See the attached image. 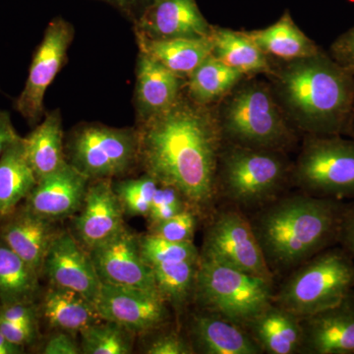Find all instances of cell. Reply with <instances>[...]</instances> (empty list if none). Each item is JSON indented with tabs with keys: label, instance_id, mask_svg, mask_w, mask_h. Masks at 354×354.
Instances as JSON below:
<instances>
[{
	"label": "cell",
	"instance_id": "6da1fadb",
	"mask_svg": "<svg viewBox=\"0 0 354 354\" xmlns=\"http://www.w3.org/2000/svg\"><path fill=\"white\" fill-rule=\"evenodd\" d=\"M137 129L139 167L178 190L189 208L208 220L218 207L216 171L225 142L218 113L193 102L184 88L171 108Z\"/></svg>",
	"mask_w": 354,
	"mask_h": 354
},
{
	"label": "cell",
	"instance_id": "7a4b0ae2",
	"mask_svg": "<svg viewBox=\"0 0 354 354\" xmlns=\"http://www.w3.org/2000/svg\"><path fill=\"white\" fill-rule=\"evenodd\" d=\"M346 205L298 190L246 214L274 279L337 244Z\"/></svg>",
	"mask_w": 354,
	"mask_h": 354
},
{
	"label": "cell",
	"instance_id": "3957f363",
	"mask_svg": "<svg viewBox=\"0 0 354 354\" xmlns=\"http://www.w3.org/2000/svg\"><path fill=\"white\" fill-rule=\"evenodd\" d=\"M351 72L321 51L272 69L271 86L295 129L330 136L346 130L354 101Z\"/></svg>",
	"mask_w": 354,
	"mask_h": 354
},
{
	"label": "cell",
	"instance_id": "277c9868",
	"mask_svg": "<svg viewBox=\"0 0 354 354\" xmlns=\"http://www.w3.org/2000/svg\"><path fill=\"white\" fill-rule=\"evenodd\" d=\"M291 171L292 164L286 153L223 142L216 171L218 205L245 214L257 211L286 192Z\"/></svg>",
	"mask_w": 354,
	"mask_h": 354
},
{
	"label": "cell",
	"instance_id": "5b68a950",
	"mask_svg": "<svg viewBox=\"0 0 354 354\" xmlns=\"http://www.w3.org/2000/svg\"><path fill=\"white\" fill-rule=\"evenodd\" d=\"M216 113L225 143L286 153L297 145L295 128L262 81L239 83Z\"/></svg>",
	"mask_w": 354,
	"mask_h": 354
},
{
	"label": "cell",
	"instance_id": "8992f818",
	"mask_svg": "<svg viewBox=\"0 0 354 354\" xmlns=\"http://www.w3.org/2000/svg\"><path fill=\"white\" fill-rule=\"evenodd\" d=\"M353 290L354 258L334 245L286 274L272 302L305 318L335 306Z\"/></svg>",
	"mask_w": 354,
	"mask_h": 354
},
{
	"label": "cell",
	"instance_id": "52a82bcc",
	"mask_svg": "<svg viewBox=\"0 0 354 354\" xmlns=\"http://www.w3.org/2000/svg\"><path fill=\"white\" fill-rule=\"evenodd\" d=\"M274 281L200 255L193 304L245 328L272 302Z\"/></svg>",
	"mask_w": 354,
	"mask_h": 354
},
{
	"label": "cell",
	"instance_id": "ba28073f",
	"mask_svg": "<svg viewBox=\"0 0 354 354\" xmlns=\"http://www.w3.org/2000/svg\"><path fill=\"white\" fill-rule=\"evenodd\" d=\"M64 151L67 162L88 180L123 176L139 165L138 129L82 123L66 137Z\"/></svg>",
	"mask_w": 354,
	"mask_h": 354
},
{
	"label": "cell",
	"instance_id": "9c48e42d",
	"mask_svg": "<svg viewBox=\"0 0 354 354\" xmlns=\"http://www.w3.org/2000/svg\"><path fill=\"white\" fill-rule=\"evenodd\" d=\"M291 184L314 197H354V141L339 135H306L292 164Z\"/></svg>",
	"mask_w": 354,
	"mask_h": 354
},
{
	"label": "cell",
	"instance_id": "30bf717a",
	"mask_svg": "<svg viewBox=\"0 0 354 354\" xmlns=\"http://www.w3.org/2000/svg\"><path fill=\"white\" fill-rule=\"evenodd\" d=\"M200 255L242 272L274 281L248 216L241 209L218 205L208 218Z\"/></svg>",
	"mask_w": 354,
	"mask_h": 354
},
{
	"label": "cell",
	"instance_id": "8fae6325",
	"mask_svg": "<svg viewBox=\"0 0 354 354\" xmlns=\"http://www.w3.org/2000/svg\"><path fill=\"white\" fill-rule=\"evenodd\" d=\"M74 35L71 23L64 18H53L32 57L24 88L14 104L17 113L32 127L43 120L44 95L64 66Z\"/></svg>",
	"mask_w": 354,
	"mask_h": 354
},
{
	"label": "cell",
	"instance_id": "7c38bea8",
	"mask_svg": "<svg viewBox=\"0 0 354 354\" xmlns=\"http://www.w3.org/2000/svg\"><path fill=\"white\" fill-rule=\"evenodd\" d=\"M95 306L102 320L118 324L135 335L157 332L169 319V305L158 290L102 283Z\"/></svg>",
	"mask_w": 354,
	"mask_h": 354
},
{
	"label": "cell",
	"instance_id": "4fadbf2b",
	"mask_svg": "<svg viewBox=\"0 0 354 354\" xmlns=\"http://www.w3.org/2000/svg\"><path fill=\"white\" fill-rule=\"evenodd\" d=\"M51 286L75 291L97 305L102 283L88 251L71 232H58L51 242L43 274Z\"/></svg>",
	"mask_w": 354,
	"mask_h": 354
},
{
	"label": "cell",
	"instance_id": "5bb4252c",
	"mask_svg": "<svg viewBox=\"0 0 354 354\" xmlns=\"http://www.w3.org/2000/svg\"><path fill=\"white\" fill-rule=\"evenodd\" d=\"M88 254L102 283L157 290L152 268L140 252L138 236L127 227Z\"/></svg>",
	"mask_w": 354,
	"mask_h": 354
},
{
	"label": "cell",
	"instance_id": "9a60e30c",
	"mask_svg": "<svg viewBox=\"0 0 354 354\" xmlns=\"http://www.w3.org/2000/svg\"><path fill=\"white\" fill-rule=\"evenodd\" d=\"M133 24L136 37L149 39L207 38L213 28L196 0H151Z\"/></svg>",
	"mask_w": 354,
	"mask_h": 354
},
{
	"label": "cell",
	"instance_id": "2e32d148",
	"mask_svg": "<svg viewBox=\"0 0 354 354\" xmlns=\"http://www.w3.org/2000/svg\"><path fill=\"white\" fill-rule=\"evenodd\" d=\"M75 216L74 236L88 251L122 230L125 216L114 192L113 179L88 181L82 207Z\"/></svg>",
	"mask_w": 354,
	"mask_h": 354
},
{
	"label": "cell",
	"instance_id": "e0dca14e",
	"mask_svg": "<svg viewBox=\"0 0 354 354\" xmlns=\"http://www.w3.org/2000/svg\"><path fill=\"white\" fill-rule=\"evenodd\" d=\"M304 354H354V290L335 306L301 318Z\"/></svg>",
	"mask_w": 354,
	"mask_h": 354
},
{
	"label": "cell",
	"instance_id": "ac0fdd59",
	"mask_svg": "<svg viewBox=\"0 0 354 354\" xmlns=\"http://www.w3.org/2000/svg\"><path fill=\"white\" fill-rule=\"evenodd\" d=\"M57 221L34 213L25 203L0 221V239L39 276L51 242L58 234Z\"/></svg>",
	"mask_w": 354,
	"mask_h": 354
},
{
	"label": "cell",
	"instance_id": "d6986e66",
	"mask_svg": "<svg viewBox=\"0 0 354 354\" xmlns=\"http://www.w3.org/2000/svg\"><path fill=\"white\" fill-rule=\"evenodd\" d=\"M88 181L67 164L55 174L39 179L26 198L25 205L39 216L57 223L80 211Z\"/></svg>",
	"mask_w": 354,
	"mask_h": 354
},
{
	"label": "cell",
	"instance_id": "ffe728a7",
	"mask_svg": "<svg viewBox=\"0 0 354 354\" xmlns=\"http://www.w3.org/2000/svg\"><path fill=\"white\" fill-rule=\"evenodd\" d=\"M184 86L183 79L139 51L134 93L137 124L171 108L183 94Z\"/></svg>",
	"mask_w": 354,
	"mask_h": 354
},
{
	"label": "cell",
	"instance_id": "44dd1931",
	"mask_svg": "<svg viewBox=\"0 0 354 354\" xmlns=\"http://www.w3.org/2000/svg\"><path fill=\"white\" fill-rule=\"evenodd\" d=\"M188 339L195 353H263L245 328L204 310L191 316Z\"/></svg>",
	"mask_w": 354,
	"mask_h": 354
},
{
	"label": "cell",
	"instance_id": "7402d4cb",
	"mask_svg": "<svg viewBox=\"0 0 354 354\" xmlns=\"http://www.w3.org/2000/svg\"><path fill=\"white\" fill-rule=\"evenodd\" d=\"M245 329L263 353H301V318L274 302L247 324Z\"/></svg>",
	"mask_w": 354,
	"mask_h": 354
},
{
	"label": "cell",
	"instance_id": "603a6c76",
	"mask_svg": "<svg viewBox=\"0 0 354 354\" xmlns=\"http://www.w3.org/2000/svg\"><path fill=\"white\" fill-rule=\"evenodd\" d=\"M23 140L28 162L38 180L68 164L65 157L64 127L59 109L44 113V120Z\"/></svg>",
	"mask_w": 354,
	"mask_h": 354
},
{
	"label": "cell",
	"instance_id": "cb8c5ba5",
	"mask_svg": "<svg viewBox=\"0 0 354 354\" xmlns=\"http://www.w3.org/2000/svg\"><path fill=\"white\" fill-rule=\"evenodd\" d=\"M39 317L55 330L75 334L102 320L94 304L75 291L50 286L38 306Z\"/></svg>",
	"mask_w": 354,
	"mask_h": 354
},
{
	"label": "cell",
	"instance_id": "d4e9b609",
	"mask_svg": "<svg viewBox=\"0 0 354 354\" xmlns=\"http://www.w3.org/2000/svg\"><path fill=\"white\" fill-rule=\"evenodd\" d=\"M139 51L186 80L213 53L211 38L149 39L136 37Z\"/></svg>",
	"mask_w": 354,
	"mask_h": 354
},
{
	"label": "cell",
	"instance_id": "484cf974",
	"mask_svg": "<svg viewBox=\"0 0 354 354\" xmlns=\"http://www.w3.org/2000/svg\"><path fill=\"white\" fill-rule=\"evenodd\" d=\"M214 57L244 76L253 74L271 75L272 69L269 57L258 48L246 32L227 28H212L211 36Z\"/></svg>",
	"mask_w": 354,
	"mask_h": 354
},
{
	"label": "cell",
	"instance_id": "4316f807",
	"mask_svg": "<svg viewBox=\"0 0 354 354\" xmlns=\"http://www.w3.org/2000/svg\"><path fill=\"white\" fill-rule=\"evenodd\" d=\"M246 32L268 57H276L283 62L312 57L320 51L316 44L300 30L288 11L269 27Z\"/></svg>",
	"mask_w": 354,
	"mask_h": 354
},
{
	"label": "cell",
	"instance_id": "83f0119b",
	"mask_svg": "<svg viewBox=\"0 0 354 354\" xmlns=\"http://www.w3.org/2000/svg\"><path fill=\"white\" fill-rule=\"evenodd\" d=\"M37 183L21 137L0 157V215L6 216L22 204Z\"/></svg>",
	"mask_w": 354,
	"mask_h": 354
},
{
	"label": "cell",
	"instance_id": "f1b7e54d",
	"mask_svg": "<svg viewBox=\"0 0 354 354\" xmlns=\"http://www.w3.org/2000/svg\"><path fill=\"white\" fill-rule=\"evenodd\" d=\"M243 74L209 55L186 79V94L197 104L212 106L225 97L243 79Z\"/></svg>",
	"mask_w": 354,
	"mask_h": 354
},
{
	"label": "cell",
	"instance_id": "f546056e",
	"mask_svg": "<svg viewBox=\"0 0 354 354\" xmlns=\"http://www.w3.org/2000/svg\"><path fill=\"white\" fill-rule=\"evenodd\" d=\"M39 278L38 272L0 239V304L35 302Z\"/></svg>",
	"mask_w": 354,
	"mask_h": 354
},
{
	"label": "cell",
	"instance_id": "4dcf8cb0",
	"mask_svg": "<svg viewBox=\"0 0 354 354\" xmlns=\"http://www.w3.org/2000/svg\"><path fill=\"white\" fill-rule=\"evenodd\" d=\"M198 264L199 261H180L152 268L157 290L177 312L193 304Z\"/></svg>",
	"mask_w": 354,
	"mask_h": 354
},
{
	"label": "cell",
	"instance_id": "1f68e13d",
	"mask_svg": "<svg viewBox=\"0 0 354 354\" xmlns=\"http://www.w3.org/2000/svg\"><path fill=\"white\" fill-rule=\"evenodd\" d=\"M81 351L85 354H129L133 353L135 334L127 328L101 320L81 330Z\"/></svg>",
	"mask_w": 354,
	"mask_h": 354
},
{
	"label": "cell",
	"instance_id": "d6a6232c",
	"mask_svg": "<svg viewBox=\"0 0 354 354\" xmlns=\"http://www.w3.org/2000/svg\"><path fill=\"white\" fill-rule=\"evenodd\" d=\"M140 252L151 268L165 263L199 261L200 250L194 242H174L149 232L138 236Z\"/></svg>",
	"mask_w": 354,
	"mask_h": 354
},
{
	"label": "cell",
	"instance_id": "836d02e7",
	"mask_svg": "<svg viewBox=\"0 0 354 354\" xmlns=\"http://www.w3.org/2000/svg\"><path fill=\"white\" fill-rule=\"evenodd\" d=\"M158 183L150 174L138 178L113 181V187L120 200L124 216H148Z\"/></svg>",
	"mask_w": 354,
	"mask_h": 354
},
{
	"label": "cell",
	"instance_id": "e575fe53",
	"mask_svg": "<svg viewBox=\"0 0 354 354\" xmlns=\"http://www.w3.org/2000/svg\"><path fill=\"white\" fill-rule=\"evenodd\" d=\"M186 209H190L189 206L178 190L172 186L158 183L147 218L150 227H152L162 221L169 220Z\"/></svg>",
	"mask_w": 354,
	"mask_h": 354
},
{
	"label": "cell",
	"instance_id": "d590c367",
	"mask_svg": "<svg viewBox=\"0 0 354 354\" xmlns=\"http://www.w3.org/2000/svg\"><path fill=\"white\" fill-rule=\"evenodd\" d=\"M199 216L191 209H186L169 220L150 227V234L174 242H194Z\"/></svg>",
	"mask_w": 354,
	"mask_h": 354
},
{
	"label": "cell",
	"instance_id": "8d00e7d4",
	"mask_svg": "<svg viewBox=\"0 0 354 354\" xmlns=\"http://www.w3.org/2000/svg\"><path fill=\"white\" fill-rule=\"evenodd\" d=\"M144 353L148 354H193L194 349L188 337L176 330H165L147 344Z\"/></svg>",
	"mask_w": 354,
	"mask_h": 354
},
{
	"label": "cell",
	"instance_id": "74e56055",
	"mask_svg": "<svg viewBox=\"0 0 354 354\" xmlns=\"http://www.w3.org/2000/svg\"><path fill=\"white\" fill-rule=\"evenodd\" d=\"M39 308L35 302L0 304V319L9 322L39 326Z\"/></svg>",
	"mask_w": 354,
	"mask_h": 354
},
{
	"label": "cell",
	"instance_id": "f35d334b",
	"mask_svg": "<svg viewBox=\"0 0 354 354\" xmlns=\"http://www.w3.org/2000/svg\"><path fill=\"white\" fill-rule=\"evenodd\" d=\"M38 329L39 326L12 323L0 319V333L9 342L25 348L36 342L39 335Z\"/></svg>",
	"mask_w": 354,
	"mask_h": 354
},
{
	"label": "cell",
	"instance_id": "ab89813d",
	"mask_svg": "<svg viewBox=\"0 0 354 354\" xmlns=\"http://www.w3.org/2000/svg\"><path fill=\"white\" fill-rule=\"evenodd\" d=\"M44 354H79L82 353L81 346L77 344L73 335L64 330H55L44 344Z\"/></svg>",
	"mask_w": 354,
	"mask_h": 354
},
{
	"label": "cell",
	"instance_id": "60d3db41",
	"mask_svg": "<svg viewBox=\"0 0 354 354\" xmlns=\"http://www.w3.org/2000/svg\"><path fill=\"white\" fill-rule=\"evenodd\" d=\"M333 53L337 64L348 71H354V27L335 41Z\"/></svg>",
	"mask_w": 354,
	"mask_h": 354
},
{
	"label": "cell",
	"instance_id": "b9f144b4",
	"mask_svg": "<svg viewBox=\"0 0 354 354\" xmlns=\"http://www.w3.org/2000/svg\"><path fill=\"white\" fill-rule=\"evenodd\" d=\"M337 244L354 258V203L346 205L344 209Z\"/></svg>",
	"mask_w": 354,
	"mask_h": 354
},
{
	"label": "cell",
	"instance_id": "7bdbcfd3",
	"mask_svg": "<svg viewBox=\"0 0 354 354\" xmlns=\"http://www.w3.org/2000/svg\"><path fill=\"white\" fill-rule=\"evenodd\" d=\"M20 138L11 121L10 114L0 109V157L11 144Z\"/></svg>",
	"mask_w": 354,
	"mask_h": 354
},
{
	"label": "cell",
	"instance_id": "ee69618b",
	"mask_svg": "<svg viewBox=\"0 0 354 354\" xmlns=\"http://www.w3.org/2000/svg\"><path fill=\"white\" fill-rule=\"evenodd\" d=\"M120 11L128 19L134 22L151 0H101Z\"/></svg>",
	"mask_w": 354,
	"mask_h": 354
},
{
	"label": "cell",
	"instance_id": "f6af8a7d",
	"mask_svg": "<svg viewBox=\"0 0 354 354\" xmlns=\"http://www.w3.org/2000/svg\"><path fill=\"white\" fill-rule=\"evenodd\" d=\"M25 348L14 344L0 333V354L25 353Z\"/></svg>",
	"mask_w": 354,
	"mask_h": 354
},
{
	"label": "cell",
	"instance_id": "bcb514c9",
	"mask_svg": "<svg viewBox=\"0 0 354 354\" xmlns=\"http://www.w3.org/2000/svg\"><path fill=\"white\" fill-rule=\"evenodd\" d=\"M1 218H2V216L0 215V221H1Z\"/></svg>",
	"mask_w": 354,
	"mask_h": 354
}]
</instances>
